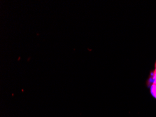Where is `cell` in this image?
Listing matches in <instances>:
<instances>
[{
	"label": "cell",
	"mask_w": 156,
	"mask_h": 117,
	"mask_svg": "<svg viewBox=\"0 0 156 117\" xmlns=\"http://www.w3.org/2000/svg\"><path fill=\"white\" fill-rule=\"evenodd\" d=\"M151 93L153 97L156 99V84H153L151 87Z\"/></svg>",
	"instance_id": "1"
}]
</instances>
